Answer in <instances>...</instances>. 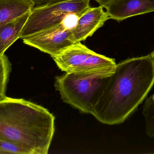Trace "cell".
<instances>
[{"label": "cell", "instance_id": "6da1fadb", "mask_svg": "<svg viewBox=\"0 0 154 154\" xmlns=\"http://www.w3.org/2000/svg\"><path fill=\"white\" fill-rule=\"evenodd\" d=\"M154 84L151 53L121 61L109 77L92 115L105 124H122L142 104Z\"/></svg>", "mask_w": 154, "mask_h": 154}, {"label": "cell", "instance_id": "7a4b0ae2", "mask_svg": "<svg viewBox=\"0 0 154 154\" xmlns=\"http://www.w3.org/2000/svg\"><path fill=\"white\" fill-rule=\"evenodd\" d=\"M55 118L47 108L23 99L0 101V140L28 154H47L55 133Z\"/></svg>", "mask_w": 154, "mask_h": 154}, {"label": "cell", "instance_id": "3957f363", "mask_svg": "<svg viewBox=\"0 0 154 154\" xmlns=\"http://www.w3.org/2000/svg\"><path fill=\"white\" fill-rule=\"evenodd\" d=\"M109 77L66 72L55 78L54 86L64 103L92 115Z\"/></svg>", "mask_w": 154, "mask_h": 154}, {"label": "cell", "instance_id": "277c9868", "mask_svg": "<svg viewBox=\"0 0 154 154\" xmlns=\"http://www.w3.org/2000/svg\"><path fill=\"white\" fill-rule=\"evenodd\" d=\"M52 58L59 68L66 73L109 77L117 65L114 59L96 53L81 42L75 43Z\"/></svg>", "mask_w": 154, "mask_h": 154}, {"label": "cell", "instance_id": "5b68a950", "mask_svg": "<svg viewBox=\"0 0 154 154\" xmlns=\"http://www.w3.org/2000/svg\"><path fill=\"white\" fill-rule=\"evenodd\" d=\"M90 0H69L34 7L20 34L23 39L62 23L70 14L79 17L90 7Z\"/></svg>", "mask_w": 154, "mask_h": 154}, {"label": "cell", "instance_id": "8992f818", "mask_svg": "<svg viewBox=\"0 0 154 154\" xmlns=\"http://www.w3.org/2000/svg\"><path fill=\"white\" fill-rule=\"evenodd\" d=\"M74 28L64 22L48 29L23 39L26 45L36 48L51 58L57 56L76 43L73 36Z\"/></svg>", "mask_w": 154, "mask_h": 154}, {"label": "cell", "instance_id": "52a82bcc", "mask_svg": "<svg viewBox=\"0 0 154 154\" xmlns=\"http://www.w3.org/2000/svg\"><path fill=\"white\" fill-rule=\"evenodd\" d=\"M109 18L104 7L100 6L90 7L78 18L77 24L73 29V36L76 42H81L102 27Z\"/></svg>", "mask_w": 154, "mask_h": 154}, {"label": "cell", "instance_id": "ba28073f", "mask_svg": "<svg viewBox=\"0 0 154 154\" xmlns=\"http://www.w3.org/2000/svg\"><path fill=\"white\" fill-rule=\"evenodd\" d=\"M106 9L110 19L121 21L154 12V0H115Z\"/></svg>", "mask_w": 154, "mask_h": 154}, {"label": "cell", "instance_id": "9c48e42d", "mask_svg": "<svg viewBox=\"0 0 154 154\" xmlns=\"http://www.w3.org/2000/svg\"><path fill=\"white\" fill-rule=\"evenodd\" d=\"M30 12L0 25V55L4 54L5 51L20 39V34Z\"/></svg>", "mask_w": 154, "mask_h": 154}, {"label": "cell", "instance_id": "30bf717a", "mask_svg": "<svg viewBox=\"0 0 154 154\" xmlns=\"http://www.w3.org/2000/svg\"><path fill=\"white\" fill-rule=\"evenodd\" d=\"M34 7L31 0H0V25L31 11Z\"/></svg>", "mask_w": 154, "mask_h": 154}, {"label": "cell", "instance_id": "8fae6325", "mask_svg": "<svg viewBox=\"0 0 154 154\" xmlns=\"http://www.w3.org/2000/svg\"><path fill=\"white\" fill-rule=\"evenodd\" d=\"M11 70V64L5 54L0 55V101L6 98V88L9 76Z\"/></svg>", "mask_w": 154, "mask_h": 154}, {"label": "cell", "instance_id": "7c38bea8", "mask_svg": "<svg viewBox=\"0 0 154 154\" xmlns=\"http://www.w3.org/2000/svg\"><path fill=\"white\" fill-rule=\"evenodd\" d=\"M143 114L145 118L146 132L150 137H154V93L145 101Z\"/></svg>", "mask_w": 154, "mask_h": 154}, {"label": "cell", "instance_id": "4fadbf2b", "mask_svg": "<svg viewBox=\"0 0 154 154\" xmlns=\"http://www.w3.org/2000/svg\"><path fill=\"white\" fill-rule=\"evenodd\" d=\"M0 151L3 154H28L23 148L2 140H0Z\"/></svg>", "mask_w": 154, "mask_h": 154}, {"label": "cell", "instance_id": "5bb4252c", "mask_svg": "<svg viewBox=\"0 0 154 154\" xmlns=\"http://www.w3.org/2000/svg\"><path fill=\"white\" fill-rule=\"evenodd\" d=\"M34 4V7L45 6L57 3L66 2L69 0H31Z\"/></svg>", "mask_w": 154, "mask_h": 154}, {"label": "cell", "instance_id": "9a60e30c", "mask_svg": "<svg viewBox=\"0 0 154 154\" xmlns=\"http://www.w3.org/2000/svg\"><path fill=\"white\" fill-rule=\"evenodd\" d=\"M99 3L100 5L103 6L104 8H106L112 2L115 0H93Z\"/></svg>", "mask_w": 154, "mask_h": 154}, {"label": "cell", "instance_id": "2e32d148", "mask_svg": "<svg viewBox=\"0 0 154 154\" xmlns=\"http://www.w3.org/2000/svg\"><path fill=\"white\" fill-rule=\"evenodd\" d=\"M152 55V60H153V67L154 69V51L152 53H151Z\"/></svg>", "mask_w": 154, "mask_h": 154}]
</instances>
